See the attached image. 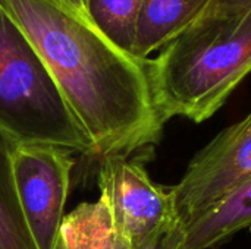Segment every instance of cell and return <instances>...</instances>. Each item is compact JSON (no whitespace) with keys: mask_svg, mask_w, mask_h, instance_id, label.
Segmentation results:
<instances>
[{"mask_svg":"<svg viewBox=\"0 0 251 249\" xmlns=\"http://www.w3.org/2000/svg\"><path fill=\"white\" fill-rule=\"evenodd\" d=\"M28 37L87 134L94 157L147 153L165 122L151 94L147 60L112 44L68 0H0Z\"/></svg>","mask_w":251,"mask_h":249,"instance_id":"1","label":"cell"},{"mask_svg":"<svg viewBox=\"0 0 251 249\" xmlns=\"http://www.w3.org/2000/svg\"><path fill=\"white\" fill-rule=\"evenodd\" d=\"M251 181V114L221 131L172 186L182 227L206 216Z\"/></svg>","mask_w":251,"mask_h":249,"instance_id":"5","label":"cell"},{"mask_svg":"<svg viewBox=\"0 0 251 249\" xmlns=\"http://www.w3.org/2000/svg\"><path fill=\"white\" fill-rule=\"evenodd\" d=\"M251 6V0H210L203 13L209 12H229V10H241ZM201 13V15H203ZM200 15V16H201ZM199 16V18H200Z\"/></svg>","mask_w":251,"mask_h":249,"instance_id":"12","label":"cell"},{"mask_svg":"<svg viewBox=\"0 0 251 249\" xmlns=\"http://www.w3.org/2000/svg\"><path fill=\"white\" fill-rule=\"evenodd\" d=\"M19 144L0 128V249H37L28 230L12 175V154Z\"/></svg>","mask_w":251,"mask_h":249,"instance_id":"9","label":"cell"},{"mask_svg":"<svg viewBox=\"0 0 251 249\" xmlns=\"http://www.w3.org/2000/svg\"><path fill=\"white\" fill-rule=\"evenodd\" d=\"M99 188L110 213L115 239L125 249L154 248L182 227L172 188L154 183L135 157H103Z\"/></svg>","mask_w":251,"mask_h":249,"instance_id":"4","label":"cell"},{"mask_svg":"<svg viewBox=\"0 0 251 249\" xmlns=\"http://www.w3.org/2000/svg\"><path fill=\"white\" fill-rule=\"evenodd\" d=\"M51 144H18L12 175L19 205L37 249H56L69 194L74 160Z\"/></svg>","mask_w":251,"mask_h":249,"instance_id":"6","label":"cell"},{"mask_svg":"<svg viewBox=\"0 0 251 249\" xmlns=\"http://www.w3.org/2000/svg\"><path fill=\"white\" fill-rule=\"evenodd\" d=\"M115 249H125L122 245H119L116 242V248ZM151 249H185V235H184V227L178 229L176 232H174L172 235H169L168 238H165L157 247Z\"/></svg>","mask_w":251,"mask_h":249,"instance_id":"13","label":"cell"},{"mask_svg":"<svg viewBox=\"0 0 251 249\" xmlns=\"http://www.w3.org/2000/svg\"><path fill=\"white\" fill-rule=\"evenodd\" d=\"M75 9H78L79 12L87 13V0H68ZM88 15V13H87Z\"/></svg>","mask_w":251,"mask_h":249,"instance_id":"14","label":"cell"},{"mask_svg":"<svg viewBox=\"0 0 251 249\" xmlns=\"http://www.w3.org/2000/svg\"><path fill=\"white\" fill-rule=\"evenodd\" d=\"M116 239L107 205L101 198L84 203L63 217L56 249H115Z\"/></svg>","mask_w":251,"mask_h":249,"instance_id":"10","label":"cell"},{"mask_svg":"<svg viewBox=\"0 0 251 249\" xmlns=\"http://www.w3.org/2000/svg\"><path fill=\"white\" fill-rule=\"evenodd\" d=\"M143 0H87L96 28L118 48L132 56Z\"/></svg>","mask_w":251,"mask_h":249,"instance_id":"11","label":"cell"},{"mask_svg":"<svg viewBox=\"0 0 251 249\" xmlns=\"http://www.w3.org/2000/svg\"><path fill=\"white\" fill-rule=\"evenodd\" d=\"M147 72L165 123L178 116L209 120L251 73V6L203 13L147 59Z\"/></svg>","mask_w":251,"mask_h":249,"instance_id":"2","label":"cell"},{"mask_svg":"<svg viewBox=\"0 0 251 249\" xmlns=\"http://www.w3.org/2000/svg\"><path fill=\"white\" fill-rule=\"evenodd\" d=\"M251 229V181L221 205L184 227L185 249H216Z\"/></svg>","mask_w":251,"mask_h":249,"instance_id":"8","label":"cell"},{"mask_svg":"<svg viewBox=\"0 0 251 249\" xmlns=\"http://www.w3.org/2000/svg\"><path fill=\"white\" fill-rule=\"evenodd\" d=\"M0 128L21 144H51L94 156L49 68L1 6Z\"/></svg>","mask_w":251,"mask_h":249,"instance_id":"3","label":"cell"},{"mask_svg":"<svg viewBox=\"0 0 251 249\" xmlns=\"http://www.w3.org/2000/svg\"><path fill=\"white\" fill-rule=\"evenodd\" d=\"M210 0H143L132 57L147 60L203 13Z\"/></svg>","mask_w":251,"mask_h":249,"instance_id":"7","label":"cell"},{"mask_svg":"<svg viewBox=\"0 0 251 249\" xmlns=\"http://www.w3.org/2000/svg\"><path fill=\"white\" fill-rule=\"evenodd\" d=\"M250 114H251V113H250Z\"/></svg>","mask_w":251,"mask_h":249,"instance_id":"15","label":"cell"}]
</instances>
